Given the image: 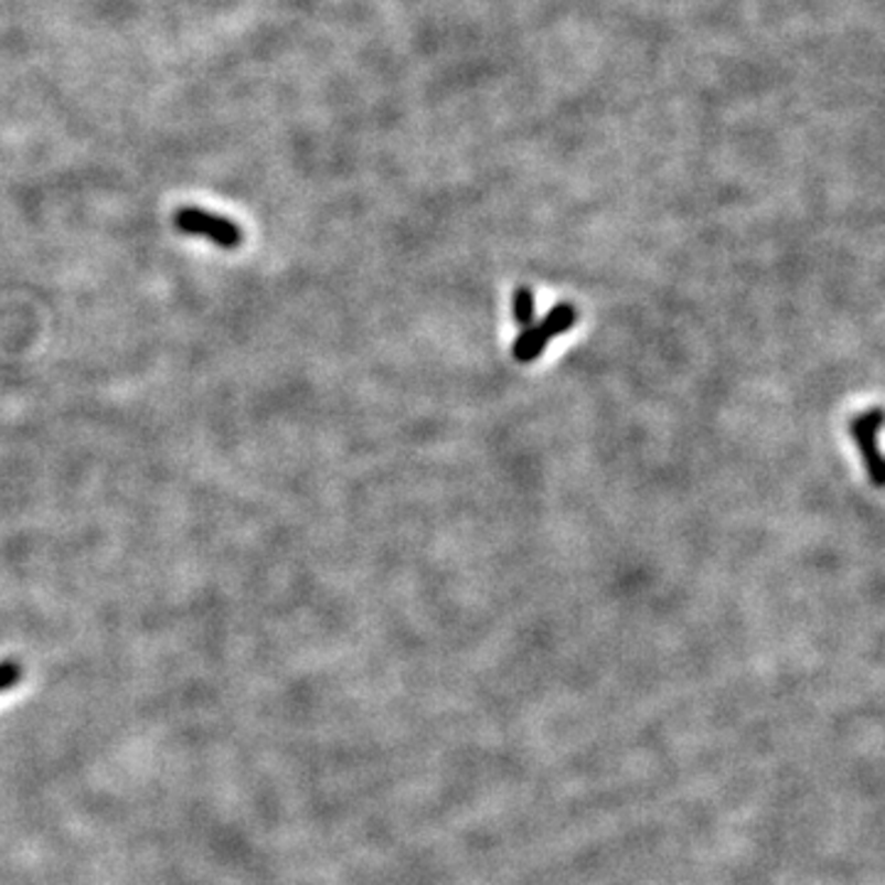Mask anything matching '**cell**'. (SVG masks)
<instances>
[{
    "mask_svg": "<svg viewBox=\"0 0 885 885\" xmlns=\"http://www.w3.org/2000/svg\"><path fill=\"white\" fill-rule=\"evenodd\" d=\"M175 230L188 234V236H200V239H207L212 244H217L220 249H236L244 242V232L239 224H234L232 220L222 217V214H214L200 207H182L172 217Z\"/></svg>",
    "mask_w": 885,
    "mask_h": 885,
    "instance_id": "cell-1",
    "label": "cell"
},
{
    "mask_svg": "<svg viewBox=\"0 0 885 885\" xmlns=\"http://www.w3.org/2000/svg\"><path fill=\"white\" fill-rule=\"evenodd\" d=\"M883 426V412L881 408H871L868 414H861L854 418V424H851V430H854V438L859 442V450L863 456V462H866L868 475L876 488H883L885 484V466H883V458L878 452V430Z\"/></svg>",
    "mask_w": 885,
    "mask_h": 885,
    "instance_id": "cell-2",
    "label": "cell"
},
{
    "mask_svg": "<svg viewBox=\"0 0 885 885\" xmlns=\"http://www.w3.org/2000/svg\"><path fill=\"white\" fill-rule=\"evenodd\" d=\"M546 344H548V338L544 334V330L539 326H529V328H522V332L516 334V340L512 344V354L516 362L532 364L542 358Z\"/></svg>",
    "mask_w": 885,
    "mask_h": 885,
    "instance_id": "cell-3",
    "label": "cell"
},
{
    "mask_svg": "<svg viewBox=\"0 0 885 885\" xmlns=\"http://www.w3.org/2000/svg\"><path fill=\"white\" fill-rule=\"evenodd\" d=\"M578 322V310H576V306H571V303H558L556 308H552L546 312L544 316V320H542V328L544 330V334L548 340L552 338H558V334H564V332H568L571 328H574Z\"/></svg>",
    "mask_w": 885,
    "mask_h": 885,
    "instance_id": "cell-4",
    "label": "cell"
},
{
    "mask_svg": "<svg viewBox=\"0 0 885 885\" xmlns=\"http://www.w3.org/2000/svg\"><path fill=\"white\" fill-rule=\"evenodd\" d=\"M512 316L514 322L520 328H529L534 326V318H536V298L532 294V288H516L514 296H512Z\"/></svg>",
    "mask_w": 885,
    "mask_h": 885,
    "instance_id": "cell-5",
    "label": "cell"
},
{
    "mask_svg": "<svg viewBox=\"0 0 885 885\" xmlns=\"http://www.w3.org/2000/svg\"><path fill=\"white\" fill-rule=\"evenodd\" d=\"M20 679H23V667L13 660L0 662V692H8V689L15 686Z\"/></svg>",
    "mask_w": 885,
    "mask_h": 885,
    "instance_id": "cell-6",
    "label": "cell"
}]
</instances>
